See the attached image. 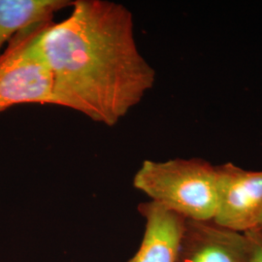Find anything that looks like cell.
<instances>
[{
  "label": "cell",
  "instance_id": "obj_1",
  "mask_svg": "<svg viewBox=\"0 0 262 262\" xmlns=\"http://www.w3.org/2000/svg\"><path fill=\"white\" fill-rule=\"evenodd\" d=\"M71 8L41 37L54 105L114 126L152 89L156 71L141 55L133 16L124 5L76 0Z\"/></svg>",
  "mask_w": 262,
  "mask_h": 262
},
{
  "label": "cell",
  "instance_id": "obj_2",
  "mask_svg": "<svg viewBox=\"0 0 262 262\" xmlns=\"http://www.w3.org/2000/svg\"><path fill=\"white\" fill-rule=\"evenodd\" d=\"M133 187L186 220L213 221L216 212V170L205 159L144 160Z\"/></svg>",
  "mask_w": 262,
  "mask_h": 262
},
{
  "label": "cell",
  "instance_id": "obj_3",
  "mask_svg": "<svg viewBox=\"0 0 262 262\" xmlns=\"http://www.w3.org/2000/svg\"><path fill=\"white\" fill-rule=\"evenodd\" d=\"M54 23L35 25L13 38L0 56V114L24 104L54 105V80L41 37Z\"/></svg>",
  "mask_w": 262,
  "mask_h": 262
},
{
  "label": "cell",
  "instance_id": "obj_4",
  "mask_svg": "<svg viewBox=\"0 0 262 262\" xmlns=\"http://www.w3.org/2000/svg\"><path fill=\"white\" fill-rule=\"evenodd\" d=\"M215 170L217 208L213 221L240 233L256 228L262 215V171L245 170L232 162Z\"/></svg>",
  "mask_w": 262,
  "mask_h": 262
},
{
  "label": "cell",
  "instance_id": "obj_5",
  "mask_svg": "<svg viewBox=\"0 0 262 262\" xmlns=\"http://www.w3.org/2000/svg\"><path fill=\"white\" fill-rule=\"evenodd\" d=\"M250 249L244 233L214 221L186 220L175 262H249Z\"/></svg>",
  "mask_w": 262,
  "mask_h": 262
},
{
  "label": "cell",
  "instance_id": "obj_6",
  "mask_svg": "<svg viewBox=\"0 0 262 262\" xmlns=\"http://www.w3.org/2000/svg\"><path fill=\"white\" fill-rule=\"evenodd\" d=\"M137 209L146 222L145 232L128 262H175L186 219L151 200Z\"/></svg>",
  "mask_w": 262,
  "mask_h": 262
},
{
  "label": "cell",
  "instance_id": "obj_7",
  "mask_svg": "<svg viewBox=\"0 0 262 262\" xmlns=\"http://www.w3.org/2000/svg\"><path fill=\"white\" fill-rule=\"evenodd\" d=\"M69 0H0V56L19 32L41 23L53 21L58 11L72 7Z\"/></svg>",
  "mask_w": 262,
  "mask_h": 262
},
{
  "label": "cell",
  "instance_id": "obj_8",
  "mask_svg": "<svg viewBox=\"0 0 262 262\" xmlns=\"http://www.w3.org/2000/svg\"><path fill=\"white\" fill-rule=\"evenodd\" d=\"M248 239L250 261L262 262V228L256 227L244 233Z\"/></svg>",
  "mask_w": 262,
  "mask_h": 262
},
{
  "label": "cell",
  "instance_id": "obj_9",
  "mask_svg": "<svg viewBox=\"0 0 262 262\" xmlns=\"http://www.w3.org/2000/svg\"><path fill=\"white\" fill-rule=\"evenodd\" d=\"M257 227H261L262 228V215L261 217H260V221H259V223H258V225H257Z\"/></svg>",
  "mask_w": 262,
  "mask_h": 262
}]
</instances>
